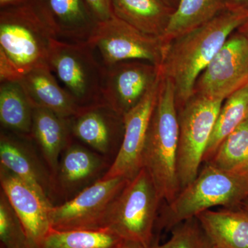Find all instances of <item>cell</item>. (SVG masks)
Here are the masks:
<instances>
[{
	"label": "cell",
	"instance_id": "cell-1",
	"mask_svg": "<svg viewBox=\"0 0 248 248\" xmlns=\"http://www.w3.org/2000/svg\"><path fill=\"white\" fill-rule=\"evenodd\" d=\"M248 18V11L227 8L210 22L166 46L160 74L174 86L177 111L195 94L199 77Z\"/></svg>",
	"mask_w": 248,
	"mask_h": 248
},
{
	"label": "cell",
	"instance_id": "cell-2",
	"mask_svg": "<svg viewBox=\"0 0 248 248\" xmlns=\"http://www.w3.org/2000/svg\"><path fill=\"white\" fill-rule=\"evenodd\" d=\"M53 39L56 36L37 0L0 9L1 82L19 81L32 70L48 66Z\"/></svg>",
	"mask_w": 248,
	"mask_h": 248
},
{
	"label": "cell",
	"instance_id": "cell-3",
	"mask_svg": "<svg viewBox=\"0 0 248 248\" xmlns=\"http://www.w3.org/2000/svg\"><path fill=\"white\" fill-rule=\"evenodd\" d=\"M247 200L248 171H227L205 163L193 182L163 208L155 230L171 231L181 222L214 207L240 208Z\"/></svg>",
	"mask_w": 248,
	"mask_h": 248
},
{
	"label": "cell",
	"instance_id": "cell-4",
	"mask_svg": "<svg viewBox=\"0 0 248 248\" xmlns=\"http://www.w3.org/2000/svg\"><path fill=\"white\" fill-rule=\"evenodd\" d=\"M178 144L179 120L175 91L170 80L161 76L142 166L153 179L161 200L166 203L172 202L181 191L177 175Z\"/></svg>",
	"mask_w": 248,
	"mask_h": 248
},
{
	"label": "cell",
	"instance_id": "cell-5",
	"mask_svg": "<svg viewBox=\"0 0 248 248\" xmlns=\"http://www.w3.org/2000/svg\"><path fill=\"white\" fill-rule=\"evenodd\" d=\"M162 202L153 179L142 168L121 191L109 210L106 229L123 239L141 243L151 248Z\"/></svg>",
	"mask_w": 248,
	"mask_h": 248
},
{
	"label": "cell",
	"instance_id": "cell-6",
	"mask_svg": "<svg viewBox=\"0 0 248 248\" xmlns=\"http://www.w3.org/2000/svg\"><path fill=\"white\" fill-rule=\"evenodd\" d=\"M48 66L63 88L81 107L102 104L104 67L89 42L53 39Z\"/></svg>",
	"mask_w": 248,
	"mask_h": 248
},
{
	"label": "cell",
	"instance_id": "cell-7",
	"mask_svg": "<svg viewBox=\"0 0 248 248\" xmlns=\"http://www.w3.org/2000/svg\"><path fill=\"white\" fill-rule=\"evenodd\" d=\"M223 103L195 94L178 110L177 175L181 190L193 182L200 172Z\"/></svg>",
	"mask_w": 248,
	"mask_h": 248
},
{
	"label": "cell",
	"instance_id": "cell-8",
	"mask_svg": "<svg viewBox=\"0 0 248 248\" xmlns=\"http://www.w3.org/2000/svg\"><path fill=\"white\" fill-rule=\"evenodd\" d=\"M89 43L104 67L138 60L160 68L166 48L161 37L144 33L114 15L98 23Z\"/></svg>",
	"mask_w": 248,
	"mask_h": 248
},
{
	"label": "cell",
	"instance_id": "cell-9",
	"mask_svg": "<svg viewBox=\"0 0 248 248\" xmlns=\"http://www.w3.org/2000/svg\"><path fill=\"white\" fill-rule=\"evenodd\" d=\"M130 179H100L80 193L50 210L52 229L58 231L106 229L109 210Z\"/></svg>",
	"mask_w": 248,
	"mask_h": 248
},
{
	"label": "cell",
	"instance_id": "cell-10",
	"mask_svg": "<svg viewBox=\"0 0 248 248\" xmlns=\"http://www.w3.org/2000/svg\"><path fill=\"white\" fill-rule=\"evenodd\" d=\"M248 86V38L233 32L199 77L195 94L224 102Z\"/></svg>",
	"mask_w": 248,
	"mask_h": 248
},
{
	"label": "cell",
	"instance_id": "cell-11",
	"mask_svg": "<svg viewBox=\"0 0 248 248\" xmlns=\"http://www.w3.org/2000/svg\"><path fill=\"white\" fill-rule=\"evenodd\" d=\"M161 74L146 95L124 116V133L120 150L102 179H132L141 170L148 128L159 96Z\"/></svg>",
	"mask_w": 248,
	"mask_h": 248
},
{
	"label": "cell",
	"instance_id": "cell-12",
	"mask_svg": "<svg viewBox=\"0 0 248 248\" xmlns=\"http://www.w3.org/2000/svg\"><path fill=\"white\" fill-rule=\"evenodd\" d=\"M0 165L35 189L50 205H58L53 174L31 139L1 130Z\"/></svg>",
	"mask_w": 248,
	"mask_h": 248
},
{
	"label": "cell",
	"instance_id": "cell-13",
	"mask_svg": "<svg viewBox=\"0 0 248 248\" xmlns=\"http://www.w3.org/2000/svg\"><path fill=\"white\" fill-rule=\"evenodd\" d=\"M159 76V67L148 62L134 60L104 67L103 102L124 117L138 105Z\"/></svg>",
	"mask_w": 248,
	"mask_h": 248
},
{
	"label": "cell",
	"instance_id": "cell-14",
	"mask_svg": "<svg viewBox=\"0 0 248 248\" xmlns=\"http://www.w3.org/2000/svg\"><path fill=\"white\" fill-rule=\"evenodd\" d=\"M112 163L107 156L73 139L62 153L54 176L59 204L71 200L102 179Z\"/></svg>",
	"mask_w": 248,
	"mask_h": 248
},
{
	"label": "cell",
	"instance_id": "cell-15",
	"mask_svg": "<svg viewBox=\"0 0 248 248\" xmlns=\"http://www.w3.org/2000/svg\"><path fill=\"white\" fill-rule=\"evenodd\" d=\"M1 190L22 223L31 248H40L51 228L50 210L46 202L31 186L0 165Z\"/></svg>",
	"mask_w": 248,
	"mask_h": 248
},
{
	"label": "cell",
	"instance_id": "cell-16",
	"mask_svg": "<svg viewBox=\"0 0 248 248\" xmlns=\"http://www.w3.org/2000/svg\"><path fill=\"white\" fill-rule=\"evenodd\" d=\"M70 125L73 139L109 159H115L123 140L124 117L107 104L85 107L70 119Z\"/></svg>",
	"mask_w": 248,
	"mask_h": 248
},
{
	"label": "cell",
	"instance_id": "cell-17",
	"mask_svg": "<svg viewBox=\"0 0 248 248\" xmlns=\"http://www.w3.org/2000/svg\"><path fill=\"white\" fill-rule=\"evenodd\" d=\"M56 38L89 42L99 22L86 0H37Z\"/></svg>",
	"mask_w": 248,
	"mask_h": 248
},
{
	"label": "cell",
	"instance_id": "cell-18",
	"mask_svg": "<svg viewBox=\"0 0 248 248\" xmlns=\"http://www.w3.org/2000/svg\"><path fill=\"white\" fill-rule=\"evenodd\" d=\"M33 108H42L63 118L71 119L85 107L77 104L48 66L35 68L19 80Z\"/></svg>",
	"mask_w": 248,
	"mask_h": 248
},
{
	"label": "cell",
	"instance_id": "cell-19",
	"mask_svg": "<svg viewBox=\"0 0 248 248\" xmlns=\"http://www.w3.org/2000/svg\"><path fill=\"white\" fill-rule=\"evenodd\" d=\"M31 140L54 177L62 153L73 140L70 119L47 109L34 108Z\"/></svg>",
	"mask_w": 248,
	"mask_h": 248
},
{
	"label": "cell",
	"instance_id": "cell-20",
	"mask_svg": "<svg viewBox=\"0 0 248 248\" xmlns=\"http://www.w3.org/2000/svg\"><path fill=\"white\" fill-rule=\"evenodd\" d=\"M196 217L213 248H248V214L242 208L210 209Z\"/></svg>",
	"mask_w": 248,
	"mask_h": 248
},
{
	"label": "cell",
	"instance_id": "cell-21",
	"mask_svg": "<svg viewBox=\"0 0 248 248\" xmlns=\"http://www.w3.org/2000/svg\"><path fill=\"white\" fill-rule=\"evenodd\" d=\"M116 17L155 37L162 38L174 9L162 0H110Z\"/></svg>",
	"mask_w": 248,
	"mask_h": 248
},
{
	"label": "cell",
	"instance_id": "cell-22",
	"mask_svg": "<svg viewBox=\"0 0 248 248\" xmlns=\"http://www.w3.org/2000/svg\"><path fill=\"white\" fill-rule=\"evenodd\" d=\"M33 107L19 81L0 86V122L3 130L31 139Z\"/></svg>",
	"mask_w": 248,
	"mask_h": 248
},
{
	"label": "cell",
	"instance_id": "cell-23",
	"mask_svg": "<svg viewBox=\"0 0 248 248\" xmlns=\"http://www.w3.org/2000/svg\"><path fill=\"white\" fill-rule=\"evenodd\" d=\"M226 9V0H179L161 38L164 45L202 27Z\"/></svg>",
	"mask_w": 248,
	"mask_h": 248
},
{
	"label": "cell",
	"instance_id": "cell-24",
	"mask_svg": "<svg viewBox=\"0 0 248 248\" xmlns=\"http://www.w3.org/2000/svg\"><path fill=\"white\" fill-rule=\"evenodd\" d=\"M248 120V86L226 98L217 116L203 162L211 159L222 141Z\"/></svg>",
	"mask_w": 248,
	"mask_h": 248
},
{
	"label": "cell",
	"instance_id": "cell-25",
	"mask_svg": "<svg viewBox=\"0 0 248 248\" xmlns=\"http://www.w3.org/2000/svg\"><path fill=\"white\" fill-rule=\"evenodd\" d=\"M122 240L108 229L66 231L51 229L40 248H115Z\"/></svg>",
	"mask_w": 248,
	"mask_h": 248
},
{
	"label": "cell",
	"instance_id": "cell-26",
	"mask_svg": "<svg viewBox=\"0 0 248 248\" xmlns=\"http://www.w3.org/2000/svg\"><path fill=\"white\" fill-rule=\"evenodd\" d=\"M207 163L224 170L248 171V120L221 142Z\"/></svg>",
	"mask_w": 248,
	"mask_h": 248
},
{
	"label": "cell",
	"instance_id": "cell-27",
	"mask_svg": "<svg viewBox=\"0 0 248 248\" xmlns=\"http://www.w3.org/2000/svg\"><path fill=\"white\" fill-rule=\"evenodd\" d=\"M170 239L164 244L155 243L151 248H213L197 217L186 219L171 230Z\"/></svg>",
	"mask_w": 248,
	"mask_h": 248
},
{
	"label": "cell",
	"instance_id": "cell-28",
	"mask_svg": "<svg viewBox=\"0 0 248 248\" xmlns=\"http://www.w3.org/2000/svg\"><path fill=\"white\" fill-rule=\"evenodd\" d=\"M0 247L32 248L22 223L4 192H0Z\"/></svg>",
	"mask_w": 248,
	"mask_h": 248
},
{
	"label": "cell",
	"instance_id": "cell-29",
	"mask_svg": "<svg viewBox=\"0 0 248 248\" xmlns=\"http://www.w3.org/2000/svg\"><path fill=\"white\" fill-rule=\"evenodd\" d=\"M99 22L110 19L113 16L110 0H86Z\"/></svg>",
	"mask_w": 248,
	"mask_h": 248
},
{
	"label": "cell",
	"instance_id": "cell-30",
	"mask_svg": "<svg viewBox=\"0 0 248 248\" xmlns=\"http://www.w3.org/2000/svg\"><path fill=\"white\" fill-rule=\"evenodd\" d=\"M228 9L248 11V0H226Z\"/></svg>",
	"mask_w": 248,
	"mask_h": 248
},
{
	"label": "cell",
	"instance_id": "cell-31",
	"mask_svg": "<svg viewBox=\"0 0 248 248\" xmlns=\"http://www.w3.org/2000/svg\"><path fill=\"white\" fill-rule=\"evenodd\" d=\"M115 248H151L147 247L146 246L141 244V243L138 242V241H131V240H122L117 247Z\"/></svg>",
	"mask_w": 248,
	"mask_h": 248
},
{
	"label": "cell",
	"instance_id": "cell-32",
	"mask_svg": "<svg viewBox=\"0 0 248 248\" xmlns=\"http://www.w3.org/2000/svg\"><path fill=\"white\" fill-rule=\"evenodd\" d=\"M28 0H0V9L9 7V6H14L21 4V3L25 2Z\"/></svg>",
	"mask_w": 248,
	"mask_h": 248
},
{
	"label": "cell",
	"instance_id": "cell-33",
	"mask_svg": "<svg viewBox=\"0 0 248 248\" xmlns=\"http://www.w3.org/2000/svg\"><path fill=\"white\" fill-rule=\"evenodd\" d=\"M237 31L248 38V18L247 20L237 29Z\"/></svg>",
	"mask_w": 248,
	"mask_h": 248
},
{
	"label": "cell",
	"instance_id": "cell-34",
	"mask_svg": "<svg viewBox=\"0 0 248 248\" xmlns=\"http://www.w3.org/2000/svg\"><path fill=\"white\" fill-rule=\"evenodd\" d=\"M162 1L166 3V4L169 5V6H170V7L175 9L179 0H162Z\"/></svg>",
	"mask_w": 248,
	"mask_h": 248
},
{
	"label": "cell",
	"instance_id": "cell-35",
	"mask_svg": "<svg viewBox=\"0 0 248 248\" xmlns=\"http://www.w3.org/2000/svg\"><path fill=\"white\" fill-rule=\"evenodd\" d=\"M240 208H242L244 211L248 214V200L245 201Z\"/></svg>",
	"mask_w": 248,
	"mask_h": 248
},
{
	"label": "cell",
	"instance_id": "cell-36",
	"mask_svg": "<svg viewBox=\"0 0 248 248\" xmlns=\"http://www.w3.org/2000/svg\"><path fill=\"white\" fill-rule=\"evenodd\" d=\"M0 248H3L0 247Z\"/></svg>",
	"mask_w": 248,
	"mask_h": 248
}]
</instances>
